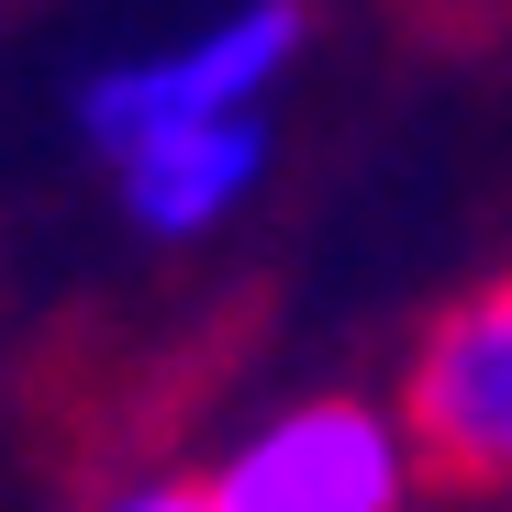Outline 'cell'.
Listing matches in <instances>:
<instances>
[{
    "label": "cell",
    "mask_w": 512,
    "mask_h": 512,
    "mask_svg": "<svg viewBox=\"0 0 512 512\" xmlns=\"http://www.w3.org/2000/svg\"><path fill=\"white\" fill-rule=\"evenodd\" d=\"M212 512H412V490L435 479L412 446L401 401H357V390H312L256 412L234 446H212L201 468Z\"/></svg>",
    "instance_id": "6da1fadb"
},
{
    "label": "cell",
    "mask_w": 512,
    "mask_h": 512,
    "mask_svg": "<svg viewBox=\"0 0 512 512\" xmlns=\"http://www.w3.org/2000/svg\"><path fill=\"white\" fill-rule=\"evenodd\" d=\"M312 45V0H223L212 23L167 34L145 56H112L78 78V145L112 156L167 123H223V112H268V90Z\"/></svg>",
    "instance_id": "7a4b0ae2"
},
{
    "label": "cell",
    "mask_w": 512,
    "mask_h": 512,
    "mask_svg": "<svg viewBox=\"0 0 512 512\" xmlns=\"http://www.w3.org/2000/svg\"><path fill=\"white\" fill-rule=\"evenodd\" d=\"M401 423L435 479L512 490V268L423 323V346L401 368Z\"/></svg>",
    "instance_id": "3957f363"
},
{
    "label": "cell",
    "mask_w": 512,
    "mask_h": 512,
    "mask_svg": "<svg viewBox=\"0 0 512 512\" xmlns=\"http://www.w3.org/2000/svg\"><path fill=\"white\" fill-rule=\"evenodd\" d=\"M112 201L145 245H201L212 223H234L268 179V112H223V123H167L101 156Z\"/></svg>",
    "instance_id": "277c9868"
},
{
    "label": "cell",
    "mask_w": 512,
    "mask_h": 512,
    "mask_svg": "<svg viewBox=\"0 0 512 512\" xmlns=\"http://www.w3.org/2000/svg\"><path fill=\"white\" fill-rule=\"evenodd\" d=\"M101 512H212V501H201V479H134V490H112Z\"/></svg>",
    "instance_id": "5b68a950"
}]
</instances>
